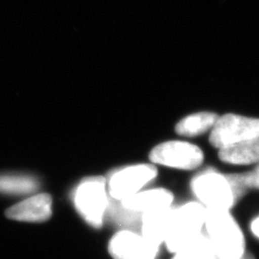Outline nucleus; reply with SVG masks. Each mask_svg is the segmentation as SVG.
<instances>
[{"mask_svg":"<svg viewBox=\"0 0 259 259\" xmlns=\"http://www.w3.org/2000/svg\"><path fill=\"white\" fill-rule=\"evenodd\" d=\"M204 228L220 259H237L246 252L244 234L230 210L206 208Z\"/></svg>","mask_w":259,"mask_h":259,"instance_id":"nucleus-1","label":"nucleus"},{"mask_svg":"<svg viewBox=\"0 0 259 259\" xmlns=\"http://www.w3.org/2000/svg\"><path fill=\"white\" fill-rule=\"evenodd\" d=\"M206 208L197 201L173 207V213L164 239L168 252L173 254L202 233Z\"/></svg>","mask_w":259,"mask_h":259,"instance_id":"nucleus-2","label":"nucleus"},{"mask_svg":"<svg viewBox=\"0 0 259 259\" xmlns=\"http://www.w3.org/2000/svg\"><path fill=\"white\" fill-rule=\"evenodd\" d=\"M191 190L205 208L230 210L238 202L228 177L215 169H205L194 176Z\"/></svg>","mask_w":259,"mask_h":259,"instance_id":"nucleus-3","label":"nucleus"},{"mask_svg":"<svg viewBox=\"0 0 259 259\" xmlns=\"http://www.w3.org/2000/svg\"><path fill=\"white\" fill-rule=\"evenodd\" d=\"M74 203L87 223L100 228L109 204L106 180L102 176L85 178L74 192Z\"/></svg>","mask_w":259,"mask_h":259,"instance_id":"nucleus-4","label":"nucleus"},{"mask_svg":"<svg viewBox=\"0 0 259 259\" xmlns=\"http://www.w3.org/2000/svg\"><path fill=\"white\" fill-rule=\"evenodd\" d=\"M259 139V118L226 113L210 130L209 144L217 149Z\"/></svg>","mask_w":259,"mask_h":259,"instance_id":"nucleus-5","label":"nucleus"},{"mask_svg":"<svg viewBox=\"0 0 259 259\" xmlns=\"http://www.w3.org/2000/svg\"><path fill=\"white\" fill-rule=\"evenodd\" d=\"M149 160L152 164L191 171L203 163L204 153L197 145L189 142L168 141L153 147Z\"/></svg>","mask_w":259,"mask_h":259,"instance_id":"nucleus-6","label":"nucleus"},{"mask_svg":"<svg viewBox=\"0 0 259 259\" xmlns=\"http://www.w3.org/2000/svg\"><path fill=\"white\" fill-rule=\"evenodd\" d=\"M157 175V167L153 164L142 163L120 168L109 177V196L117 201L131 197L155 180Z\"/></svg>","mask_w":259,"mask_h":259,"instance_id":"nucleus-7","label":"nucleus"},{"mask_svg":"<svg viewBox=\"0 0 259 259\" xmlns=\"http://www.w3.org/2000/svg\"><path fill=\"white\" fill-rule=\"evenodd\" d=\"M108 250L113 259H156L160 245L146 239L142 233L122 229L111 238Z\"/></svg>","mask_w":259,"mask_h":259,"instance_id":"nucleus-8","label":"nucleus"},{"mask_svg":"<svg viewBox=\"0 0 259 259\" xmlns=\"http://www.w3.org/2000/svg\"><path fill=\"white\" fill-rule=\"evenodd\" d=\"M52 199L47 193H39L24 200L7 210V217L18 222L42 223L51 217Z\"/></svg>","mask_w":259,"mask_h":259,"instance_id":"nucleus-9","label":"nucleus"},{"mask_svg":"<svg viewBox=\"0 0 259 259\" xmlns=\"http://www.w3.org/2000/svg\"><path fill=\"white\" fill-rule=\"evenodd\" d=\"M174 194L164 188H156L140 191L133 196L120 201L124 207L134 212L144 214L146 212L159 208L172 206Z\"/></svg>","mask_w":259,"mask_h":259,"instance_id":"nucleus-10","label":"nucleus"},{"mask_svg":"<svg viewBox=\"0 0 259 259\" xmlns=\"http://www.w3.org/2000/svg\"><path fill=\"white\" fill-rule=\"evenodd\" d=\"M173 213V207L149 210L142 214V234L149 241L160 245L164 242Z\"/></svg>","mask_w":259,"mask_h":259,"instance_id":"nucleus-11","label":"nucleus"},{"mask_svg":"<svg viewBox=\"0 0 259 259\" xmlns=\"http://www.w3.org/2000/svg\"><path fill=\"white\" fill-rule=\"evenodd\" d=\"M218 157L225 163L249 165L259 162V139L218 149Z\"/></svg>","mask_w":259,"mask_h":259,"instance_id":"nucleus-12","label":"nucleus"},{"mask_svg":"<svg viewBox=\"0 0 259 259\" xmlns=\"http://www.w3.org/2000/svg\"><path fill=\"white\" fill-rule=\"evenodd\" d=\"M220 116L215 112H196L180 120L175 125V132L180 136L193 137L210 131Z\"/></svg>","mask_w":259,"mask_h":259,"instance_id":"nucleus-13","label":"nucleus"},{"mask_svg":"<svg viewBox=\"0 0 259 259\" xmlns=\"http://www.w3.org/2000/svg\"><path fill=\"white\" fill-rule=\"evenodd\" d=\"M110 222L118 226L123 227V229L131 230L134 227L141 226L142 214L124 207L117 200H109V204L106 210V216Z\"/></svg>","mask_w":259,"mask_h":259,"instance_id":"nucleus-14","label":"nucleus"},{"mask_svg":"<svg viewBox=\"0 0 259 259\" xmlns=\"http://www.w3.org/2000/svg\"><path fill=\"white\" fill-rule=\"evenodd\" d=\"M35 177L28 175H0V192L10 194H26L38 189Z\"/></svg>","mask_w":259,"mask_h":259,"instance_id":"nucleus-15","label":"nucleus"},{"mask_svg":"<svg viewBox=\"0 0 259 259\" xmlns=\"http://www.w3.org/2000/svg\"><path fill=\"white\" fill-rule=\"evenodd\" d=\"M177 253H181L188 259H220L212 243L203 232L188 242Z\"/></svg>","mask_w":259,"mask_h":259,"instance_id":"nucleus-16","label":"nucleus"},{"mask_svg":"<svg viewBox=\"0 0 259 259\" xmlns=\"http://www.w3.org/2000/svg\"><path fill=\"white\" fill-rule=\"evenodd\" d=\"M239 180L245 186L247 190L258 189L259 190V162L256 163V166L246 173L238 174Z\"/></svg>","mask_w":259,"mask_h":259,"instance_id":"nucleus-17","label":"nucleus"},{"mask_svg":"<svg viewBox=\"0 0 259 259\" xmlns=\"http://www.w3.org/2000/svg\"><path fill=\"white\" fill-rule=\"evenodd\" d=\"M250 229H252L254 236L259 239V216L256 217L252 224H250Z\"/></svg>","mask_w":259,"mask_h":259,"instance_id":"nucleus-18","label":"nucleus"},{"mask_svg":"<svg viewBox=\"0 0 259 259\" xmlns=\"http://www.w3.org/2000/svg\"><path fill=\"white\" fill-rule=\"evenodd\" d=\"M237 259H255V257L252 255V254H249V253H244V255H242L241 257H239V258H237Z\"/></svg>","mask_w":259,"mask_h":259,"instance_id":"nucleus-19","label":"nucleus"},{"mask_svg":"<svg viewBox=\"0 0 259 259\" xmlns=\"http://www.w3.org/2000/svg\"><path fill=\"white\" fill-rule=\"evenodd\" d=\"M172 259H188V258H186L184 255H182L181 253H175L174 254V257L172 258Z\"/></svg>","mask_w":259,"mask_h":259,"instance_id":"nucleus-20","label":"nucleus"}]
</instances>
